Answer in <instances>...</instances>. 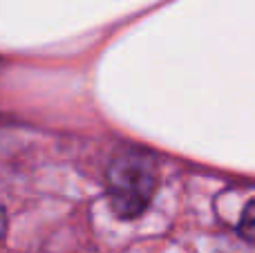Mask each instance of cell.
Here are the masks:
<instances>
[{
	"mask_svg": "<svg viewBox=\"0 0 255 253\" xmlns=\"http://www.w3.org/2000/svg\"><path fill=\"white\" fill-rule=\"evenodd\" d=\"M157 188V161L141 150H124L108 168V197L119 218H136Z\"/></svg>",
	"mask_w": 255,
	"mask_h": 253,
	"instance_id": "obj_1",
	"label": "cell"
},
{
	"mask_svg": "<svg viewBox=\"0 0 255 253\" xmlns=\"http://www.w3.org/2000/svg\"><path fill=\"white\" fill-rule=\"evenodd\" d=\"M240 233L255 242V200H251L240 218Z\"/></svg>",
	"mask_w": 255,
	"mask_h": 253,
	"instance_id": "obj_2",
	"label": "cell"
}]
</instances>
